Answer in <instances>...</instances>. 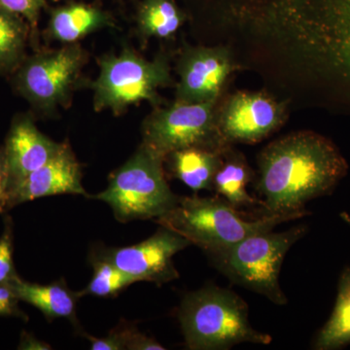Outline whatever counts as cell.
I'll list each match as a JSON object with an SVG mask.
<instances>
[{"label":"cell","mask_w":350,"mask_h":350,"mask_svg":"<svg viewBox=\"0 0 350 350\" xmlns=\"http://www.w3.org/2000/svg\"><path fill=\"white\" fill-rule=\"evenodd\" d=\"M340 218H342V220H344L345 222L347 223V224H349L350 226V214L349 213H345V211H344V213H342L340 214Z\"/></svg>","instance_id":"29"},{"label":"cell","mask_w":350,"mask_h":350,"mask_svg":"<svg viewBox=\"0 0 350 350\" xmlns=\"http://www.w3.org/2000/svg\"><path fill=\"white\" fill-rule=\"evenodd\" d=\"M256 189L262 211L273 215H310V200L330 195L349 165L338 147L313 131L290 133L267 145L258 156Z\"/></svg>","instance_id":"1"},{"label":"cell","mask_w":350,"mask_h":350,"mask_svg":"<svg viewBox=\"0 0 350 350\" xmlns=\"http://www.w3.org/2000/svg\"><path fill=\"white\" fill-rule=\"evenodd\" d=\"M246 217L248 213L231 206L219 196H192L179 197L176 204L155 221L208 255L227 250L257 232L271 231L282 223L299 219L273 214H264L255 220Z\"/></svg>","instance_id":"3"},{"label":"cell","mask_w":350,"mask_h":350,"mask_svg":"<svg viewBox=\"0 0 350 350\" xmlns=\"http://www.w3.org/2000/svg\"><path fill=\"white\" fill-rule=\"evenodd\" d=\"M14 227L11 217L4 218V229L0 236V284L9 285L18 278L13 259Z\"/></svg>","instance_id":"22"},{"label":"cell","mask_w":350,"mask_h":350,"mask_svg":"<svg viewBox=\"0 0 350 350\" xmlns=\"http://www.w3.org/2000/svg\"><path fill=\"white\" fill-rule=\"evenodd\" d=\"M98 64L100 75L92 84L96 111L110 109L118 115L142 101L159 107L162 100L158 90L174 83L169 59L163 54L147 61L124 48L118 56L107 55Z\"/></svg>","instance_id":"6"},{"label":"cell","mask_w":350,"mask_h":350,"mask_svg":"<svg viewBox=\"0 0 350 350\" xmlns=\"http://www.w3.org/2000/svg\"><path fill=\"white\" fill-rule=\"evenodd\" d=\"M306 232V226L299 225L284 232H257L208 256L234 284L261 294L275 305L285 306L288 299L280 283L283 261Z\"/></svg>","instance_id":"4"},{"label":"cell","mask_w":350,"mask_h":350,"mask_svg":"<svg viewBox=\"0 0 350 350\" xmlns=\"http://www.w3.org/2000/svg\"><path fill=\"white\" fill-rule=\"evenodd\" d=\"M177 317L188 349L227 350L245 342L268 345L273 340L251 325L250 308L241 297L216 285L186 294Z\"/></svg>","instance_id":"2"},{"label":"cell","mask_w":350,"mask_h":350,"mask_svg":"<svg viewBox=\"0 0 350 350\" xmlns=\"http://www.w3.org/2000/svg\"><path fill=\"white\" fill-rule=\"evenodd\" d=\"M0 317H12L27 320V314L20 310L19 304H9L0 301Z\"/></svg>","instance_id":"28"},{"label":"cell","mask_w":350,"mask_h":350,"mask_svg":"<svg viewBox=\"0 0 350 350\" xmlns=\"http://www.w3.org/2000/svg\"><path fill=\"white\" fill-rule=\"evenodd\" d=\"M64 1H72V0H64Z\"/></svg>","instance_id":"30"},{"label":"cell","mask_w":350,"mask_h":350,"mask_svg":"<svg viewBox=\"0 0 350 350\" xmlns=\"http://www.w3.org/2000/svg\"><path fill=\"white\" fill-rule=\"evenodd\" d=\"M254 172L241 152L228 147L223 153V163L213 179L216 196L227 200L231 206L243 208L262 209V202L251 197L247 185L253 180Z\"/></svg>","instance_id":"16"},{"label":"cell","mask_w":350,"mask_h":350,"mask_svg":"<svg viewBox=\"0 0 350 350\" xmlns=\"http://www.w3.org/2000/svg\"><path fill=\"white\" fill-rule=\"evenodd\" d=\"M163 162L165 159L140 144L131 158L110 175L107 188L90 198L107 202L119 222L156 220L179 199L167 183Z\"/></svg>","instance_id":"5"},{"label":"cell","mask_w":350,"mask_h":350,"mask_svg":"<svg viewBox=\"0 0 350 350\" xmlns=\"http://www.w3.org/2000/svg\"><path fill=\"white\" fill-rule=\"evenodd\" d=\"M57 195H81L90 198L82 186L81 167L68 142H63L49 162L25 177L11 191L9 208Z\"/></svg>","instance_id":"12"},{"label":"cell","mask_w":350,"mask_h":350,"mask_svg":"<svg viewBox=\"0 0 350 350\" xmlns=\"http://www.w3.org/2000/svg\"><path fill=\"white\" fill-rule=\"evenodd\" d=\"M283 103L262 92H237L218 108V125L228 144H254L282 128Z\"/></svg>","instance_id":"9"},{"label":"cell","mask_w":350,"mask_h":350,"mask_svg":"<svg viewBox=\"0 0 350 350\" xmlns=\"http://www.w3.org/2000/svg\"><path fill=\"white\" fill-rule=\"evenodd\" d=\"M9 198H10V176H9L5 152L2 145L0 146V214H5L10 209Z\"/></svg>","instance_id":"25"},{"label":"cell","mask_w":350,"mask_h":350,"mask_svg":"<svg viewBox=\"0 0 350 350\" xmlns=\"http://www.w3.org/2000/svg\"><path fill=\"white\" fill-rule=\"evenodd\" d=\"M47 7V0H0V8L19 15L27 21L36 36L41 12Z\"/></svg>","instance_id":"23"},{"label":"cell","mask_w":350,"mask_h":350,"mask_svg":"<svg viewBox=\"0 0 350 350\" xmlns=\"http://www.w3.org/2000/svg\"><path fill=\"white\" fill-rule=\"evenodd\" d=\"M186 19L175 0H142L138 5L137 29L145 40L172 38Z\"/></svg>","instance_id":"18"},{"label":"cell","mask_w":350,"mask_h":350,"mask_svg":"<svg viewBox=\"0 0 350 350\" xmlns=\"http://www.w3.org/2000/svg\"><path fill=\"white\" fill-rule=\"evenodd\" d=\"M192 245L190 241L172 230L161 226L150 238L126 247L110 248L98 258L107 260L137 282L165 284L179 278L174 257Z\"/></svg>","instance_id":"10"},{"label":"cell","mask_w":350,"mask_h":350,"mask_svg":"<svg viewBox=\"0 0 350 350\" xmlns=\"http://www.w3.org/2000/svg\"><path fill=\"white\" fill-rule=\"evenodd\" d=\"M350 345V266L345 268L338 283V294L330 319L315 337L313 349L336 350Z\"/></svg>","instance_id":"19"},{"label":"cell","mask_w":350,"mask_h":350,"mask_svg":"<svg viewBox=\"0 0 350 350\" xmlns=\"http://www.w3.org/2000/svg\"><path fill=\"white\" fill-rule=\"evenodd\" d=\"M135 329V327L123 325L110 332L107 337L94 338L86 335V338L91 342V349L93 350L128 349L129 342Z\"/></svg>","instance_id":"24"},{"label":"cell","mask_w":350,"mask_h":350,"mask_svg":"<svg viewBox=\"0 0 350 350\" xmlns=\"http://www.w3.org/2000/svg\"><path fill=\"white\" fill-rule=\"evenodd\" d=\"M224 152L204 148H187L165 157L175 178L195 192L213 191V179L223 163Z\"/></svg>","instance_id":"17"},{"label":"cell","mask_w":350,"mask_h":350,"mask_svg":"<svg viewBox=\"0 0 350 350\" xmlns=\"http://www.w3.org/2000/svg\"><path fill=\"white\" fill-rule=\"evenodd\" d=\"M165 347L157 342L155 338L148 337L135 329L128 345V350H165Z\"/></svg>","instance_id":"26"},{"label":"cell","mask_w":350,"mask_h":350,"mask_svg":"<svg viewBox=\"0 0 350 350\" xmlns=\"http://www.w3.org/2000/svg\"><path fill=\"white\" fill-rule=\"evenodd\" d=\"M18 349L21 350H50L52 347L42 340H38L31 334L23 332L21 335Z\"/></svg>","instance_id":"27"},{"label":"cell","mask_w":350,"mask_h":350,"mask_svg":"<svg viewBox=\"0 0 350 350\" xmlns=\"http://www.w3.org/2000/svg\"><path fill=\"white\" fill-rule=\"evenodd\" d=\"M232 69V57L227 48L186 46L176 64L179 81L175 100L218 103Z\"/></svg>","instance_id":"11"},{"label":"cell","mask_w":350,"mask_h":350,"mask_svg":"<svg viewBox=\"0 0 350 350\" xmlns=\"http://www.w3.org/2000/svg\"><path fill=\"white\" fill-rule=\"evenodd\" d=\"M31 36L24 18L0 8V75L9 78L22 64Z\"/></svg>","instance_id":"20"},{"label":"cell","mask_w":350,"mask_h":350,"mask_svg":"<svg viewBox=\"0 0 350 350\" xmlns=\"http://www.w3.org/2000/svg\"><path fill=\"white\" fill-rule=\"evenodd\" d=\"M94 275L88 286L78 292L79 296L88 295L96 297H114L122 290L137 282L135 278L126 275L116 266L103 259L96 258L93 262Z\"/></svg>","instance_id":"21"},{"label":"cell","mask_w":350,"mask_h":350,"mask_svg":"<svg viewBox=\"0 0 350 350\" xmlns=\"http://www.w3.org/2000/svg\"><path fill=\"white\" fill-rule=\"evenodd\" d=\"M9 286L18 300L38 308L48 320L66 319L76 325V306L81 297L78 292L69 290L62 280L41 285L25 282L18 276Z\"/></svg>","instance_id":"15"},{"label":"cell","mask_w":350,"mask_h":350,"mask_svg":"<svg viewBox=\"0 0 350 350\" xmlns=\"http://www.w3.org/2000/svg\"><path fill=\"white\" fill-rule=\"evenodd\" d=\"M113 25L114 19L111 14L100 6L72 0L64 5L50 9L46 34L53 40L68 45Z\"/></svg>","instance_id":"14"},{"label":"cell","mask_w":350,"mask_h":350,"mask_svg":"<svg viewBox=\"0 0 350 350\" xmlns=\"http://www.w3.org/2000/svg\"><path fill=\"white\" fill-rule=\"evenodd\" d=\"M79 43L27 56L9 77L14 91L34 109L50 114L69 101L87 61Z\"/></svg>","instance_id":"8"},{"label":"cell","mask_w":350,"mask_h":350,"mask_svg":"<svg viewBox=\"0 0 350 350\" xmlns=\"http://www.w3.org/2000/svg\"><path fill=\"white\" fill-rule=\"evenodd\" d=\"M218 108V103L176 100L170 107H156L142 125V144L163 159L187 148L224 152L232 145L221 135Z\"/></svg>","instance_id":"7"},{"label":"cell","mask_w":350,"mask_h":350,"mask_svg":"<svg viewBox=\"0 0 350 350\" xmlns=\"http://www.w3.org/2000/svg\"><path fill=\"white\" fill-rule=\"evenodd\" d=\"M61 145L38 130L31 114H18L13 119L3 144L10 176V193L25 177L49 162Z\"/></svg>","instance_id":"13"}]
</instances>
